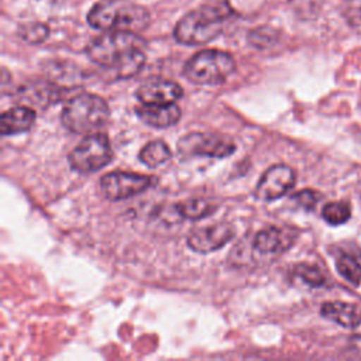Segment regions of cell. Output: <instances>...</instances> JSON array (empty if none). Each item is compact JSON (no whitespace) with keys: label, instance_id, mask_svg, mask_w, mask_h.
Listing matches in <instances>:
<instances>
[{"label":"cell","instance_id":"6da1fadb","mask_svg":"<svg viewBox=\"0 0 361 361\" xmlns=\"http://www.w3.org/2000/svg\"><path fill=\"white\" fill-rule=\"evenodd\" d=\"M145 42L133 31H106L87 45V56L96 65L111 69L118 78L140 72L145 62Z\"/></svg>","mask_w":361,"mask_h":361},{"label":"cell","instance_id":"7a4b0ae2","mask_svg":"<svg viewBox=\"0 0 361 361\" xmlns=\"http://www.w3.org/2000/svg\"><path fill=\"white\" fill-rule=\"evenodd\" d=\"M227 17L228 11L224 6H200L178 21L173 35L178 42L185 45H202L210 42L220 35Z\"/></svg>","mask_w":361,"mask_h":361},{"label":"cell","instance_id":"3957f363","mask_svg":"<svg viewBox=\"0 0 361 361\" xmlns=\"http://www.w3.org/2000/svg\"><path fill=\"white\" fill-rule=\"evenodd\" d=\"M109 117L107 102L93 93H80L71 97L61 111L63 127L76 134L96 133L107 123Z\"/></svg>","mask_w":361,"mask_h":361},{"label":"cell","instance_id":"277c9868","mask_svg":"<svg viewBox=\"0 0 361 361\" xmlns=\"http://www.w3.org/2000/svg\"><path fill=\"white\" fill-rule=\"evenodd\" d=\"M148 11L135 4L120 1L97 3L87 14V23L103 31H138L148 24Z\"/></svg>","mask_w":361,"mask_h":361},{"label":"cell","instance_id":"5b68a950","mask_svg":"<svg viewBox=\"0 0 361 361\" xmlns=\"http://www.w3.org/2000/svg\"><path fill=\"white\" fill-rule=\"evenodd\" d=\"M235 69V62L228 52L203 49L196 52L183 66V75L196 85L223 83Z\"/></svg>","mask_w":361,"mask_h":361},{"label":"cell","instance_id":"8992f818","mask_svg":"<svg viewBox=\"0 0 361 361\" xmlns=\"http://www.w3.org/2000/svg\"><path fill=\"white\" fill-rule=\"evenodd\" d=\"M113 158L109 137L102 133L86 134L83 140L69 152L71 168L80 173H90L104 168Z\"/></svg>","mask_w":361,"mask_h":361},{"label":"cell","instance_id":"52a82bcc","mask_svg":"<svg viewBox=\"0 0 361 361\" xmlns=\"http://www.w3.org/2000/svg\"><path fill=\"white\" fill-rule=\"evenodd\" d=\"M178 151L183 157L226 158L235 151L231 140L204 133H190L178 141Z\"/></svg>","mask_w":361,"mask_h":361},{"label":"cell","instance_id":"ba28073f","mask_svg":"<svg viewBox=\"0 0 361 361\" xmlns=\"http://www.w3.org/2000/svg\"><path fill=\"white\" fill-rule=\"evenodd\" d=\"M152 183V178L134 172L114 171L102 176L100 186L104 196L111 200H123L144 192Z\"/></svg>","mask_w":361,"mask_h":361},{"label":"cell","instance_id":"9c48e42d","mask_svg":"<svg viewBox=\"0 0 361 361\" xmlns=\"http://www.w3.org/2000/svg\"><path fill=\"white\" fill-rule=\"evenodd\" d=\"M295 180L296 173L290 166L285 164L272 165L262 173V176L257 182L254 195L257 199L264 202L276 200L293 188Z\"/></svg>","mask_w":361,"mask_h":361},{"label":"cell","instance_id":"30bf717a","mask_svg":"<svg viewBox=\"0 0 361 361\" xmlns=\"http://www.w3.org/2000/svg\"><path fill=\"white\" fill-rule=\"evenodd\" d=\"M234 235V228L226 221H217L202 228H196L188 235V245L199 252L207 254L216 250H220L226 245Z\"/></svg>","mask_w":361,"mask_h":361},{"label":"cell","instance_id":"8fae6325","mask_svg":"<svg viewBox=\"0 0 361 361\" xmlns=\"http://www.w3.org/2000/svg\"><path fill=\"white\" fill-rule=\"evenodd\" d=\"M180 85L164 78H151L142 82L137 89V99L142 104H166L175 103L182 97Z\"/></svg>","mask_w":361,"mask_h":361},{"label":"cell","instance_id":"7c38bea8","mask_svg":"<svg viewBox=\"0 0 361 361\" xmlns=\"http://www.w3.org/2000/svg\"><path fill=\"white\" fill-rule=\"evenodd\" d=\"M295 241V235L288 228H281L276 226H269L259 230L254 240L252 245L257 251L265 255H276L286 251Z\"/></svg>","mask_w":361,"mask_h":361},{"label":"cell","instance_id":"4fadbf2b","mask_svg":"<svg viewBox=\"0 0 361 361\" xmlns=\"http://www.w3.org/2000/svg\"><path fill=\"white\" fill-rule=\"evenodd\" d=\"M141 121L151 127L166 128L176 124L182 116V111L176 103L166 104H142L135 109Z\"/></svg>","mask_w":361,"mask_h":361},{"label":"cell","instance_id":"5bb4252c","mask_svg":"<svg viewBox=\"0 0 361 361\" xmlns=\"http://www.w3.org/2000/svg\"><path fill=\"white\" fill-rule=\"evenodd\" d=\"M35 111L27 106H16L6 110L0 117L1 135H13L28 131L35 121Z\"/></svg>","mask_w":361,"mask_h":361},{"label":"cell","instance_id":"9a60e30c","mask_svg":"<svg viewBox=\"0 0 361 361\" xmlns=\"http://www.w3.org/2000/svg\"><path fill=\"white\" fill-rule=\"evenodd\" d=\"M336 268L338 274L353 285L361 282V248L350 244L336 255Z\"/></svg>","mask_w":361,"mask_h":361},{"label":"cell","instance_id":"2e32d148","mask_svg":"<svg viewBox=\"0 0 361 361\" xmlns=\"http://www.w3.org/2000/svg\"><path fill=\"white\" fill-rule=\"evenodd\" d=\"M320 313L344 326V327H354L361 322V310L351 303H344V302H326L322 309Z\"/></svg>","mask_w":361,"mask_h":361},{"label":"cell","instance_id":"e0dca14e","mask_svg":"<svg viewBox=\"0 0 361 361\" xmlns=\"http://www.w3.org/2000/svg\"><path fill=\"white\" fill-rule=\"evenodd\" d=\"M178 214L188 220H199L203 217L210 216L216 212L217 204H214L212 200L207 199H188L175 206Z\"/></svg>","mask_w":361,"mask_h":361},{"label":"cell","instance_id":"ac0fdd59","mask_svg":"<svg viewBox=\"0 0 361 361\" xmlns=\"http://www.w3.org/2000/svg\"><path fill=\"white\" fill-rule=\"evenodd\" d=\"M171 149L162 140H154L145 144L140 151V161L149 168L159 166L169 161Z\"/></svg>","mask_w":361,"mask_h":361},{"label":"cell","instance_id":"d6986e66","mask_svg":"<svg viewBox=\"0 0 361 361\" xmlns=\"http://www.w3.org/2000/svg\"><path fill=\"white\" fill-rule=\"evenodd\" d=\"M322 217L331 226H340L351 217V206L348 202H330L323 206Z\"/></svg>","mask_w":361,"mask_h":361},{"label":"cell","instance_id":"ffe728a7","mask_svg":"<svg viewBox=\"0 0 361 361\" xmlns=\"http://www.w3.org/2000/svg\"><path fill=\"white\" fill-rule=\"evenodd\" d=\"M295 274L307 285L310 286H322L324 283V278L323 274L320 272V269L314 265H309V264H300L295 268Z\"/></svg>","mask_w":361,"mask_h":361},{"label":"cell","instance_id":"44dd1931","mask_svg":"<svg viewBox=\"0 0 361 361\" xmlns=\"http://www.w3.org/2000/svg\"><path fill=\"white\" fill-rule=\"evenodd\" d=\"M21 37L24 41L31 44L42 42L48 37V27L39 23H31L21 27Z\"/></svg>","mask_w":361,"mask_h":361},{"label":"cell","instance_id":"7402d4cb","mask_svg":"<svg viewBox=\"0 0 361 361\" xmlns=\"http://www.w3.org/2000/svg\"><path fill=\"white\" fill-rule=\"evenodd\" d=\"M319 199H320V195L316 190H310V189L300 190L292 196V200L305 210H313Z\"/></svg>","mask_w":361,"mask_h":361},{"label":"cell","instance_id":"603a6c76","mask_svg":"<svg viewBox=\"0 0 361 361\" xmlns=\"http://www.w3.org/2000/svg\"><path fill=\"white\" fill-rule=\"evenodd\" d=\"M345 14L354 25L361 24V0H347Z\"/></svg>","mask_w":361,"mask_h":361}]
</instances>
